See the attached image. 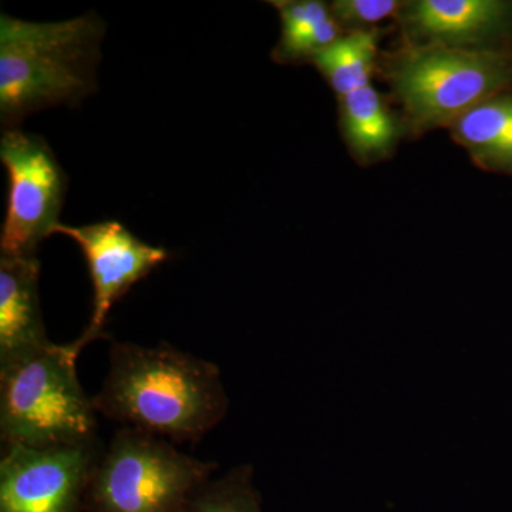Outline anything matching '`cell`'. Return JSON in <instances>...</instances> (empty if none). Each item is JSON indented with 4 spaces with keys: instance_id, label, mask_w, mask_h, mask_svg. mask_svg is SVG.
<instances>
[{
    "instance_id": "cell-4",
    "label": "cell",
    "mask_w": 512,
    "mask_h": 512,
    "mask_svg": "<svg viewBox=\"0 0 512 512\" xmlns=\"http://www.w3.org/2000/svg\"><path fill=\"white\" fill-rule=\"evenodd\" d=\"M73 343L52 345L0 367L2 443L29 447L97 441L93 397L77 377Z\"/></svg>"
},
{
    "instance_id": "cell-2",
    "label": "cell",
    "mask_w": 512,
    "mask_h": 512,
    "mask_svg": "<svg viewBox=\"0 0 512 512\" xmlns=\"http://www.w3.org/2000/svg\"><path fill=\"white\" fill-rule=\"evenodd\" d=\"M106 23L96 13L62 22L0 16V123L18 128L30 114L76 106L97 90Z\"/></svg>"
},
{
    "instance_id": "cell-10",
    "label": "cell",
    "mask_w": 512,
    "mask_h": 512,
    "mask_svg": "<svg viewBox=\"0 0 512 512\" xmlns=\"http://www.w3.org/2000/svg\"><path fill=\"white\" fill-rule=\"evenodd\" d=\"M37 256H0V367L52 345L39 298Z\"/></svg>"
},
{
    "instance_id": "cell-12",
    "label": "cell",
    "mask_w": 512,
    "mask_h": 512,
    "mask_svg": "<svg viewBox=\"0 0 512 512\" xmlns=\"http://www.w3.org/2000/svg\"><path fill=\"white\" fill-rule=\"evenodd\" d=\"M448 131L478 167L512 173L511 90L495 94L466 111Z\"/></svg>"
},
{
    "instance_id": "cell-11",
    "label": "cell",
    "mask_w": 512,
    "mask_h": 512,
    "mask_svg": "<svg viewBox=\"0 0 512 512\" xmlns=\"http://www.w3.org/2000/svg\"><path fill=\"white\" fill-rule=\"evenodd\" d=\"M339 101V128L350 156L362 167L382 163L393 156L406 137L402 116L393 101L373 84Z\"/></svg>"
},
{
    "instance_id": "cell-15",
    "label": "cell",
    "mask_w": 512,
    "mask_h": 512,
    "mask_svg": "<svg viewBox=\"0 0 512 512\" xmlns=\"http://www.w3.org/2000/svg\"><path fill=\"white\" fill-rule=\"evenodd\" d=\"M183 512H262L254 470L242 464L202 485Z\"/></svg>"
},
{
    "instance_id": "cell-13",
    "label": "cell",
    "mask_w": 512,
    "mask_h": 512,
    "mask_svg": "<svg viewBox=\"0 0 512 512\" xmlns=\"http://www.w3.org/2000/svg\"><path fill=\"white\" fill-rule=\"evenodd\" d=\"M271 5L278 10L282 28L278 45L272 50V59L276 63H311L319 52L345 35L328 3L279 0Z\"/></svg>"
},
{
    "instance_id": "cell-3",
    "label": "cell",
    "mask_w": 512,
    "mask_h": 512,
    "mask_svg": "<svg viewBox=\"0 0 512 512\" xmlns=\"http://www.w3.org/2000/svg\"><path fill=\"white\" fill-rule=\"evenodd\" d=\"M377 76L399 106L406 136L419 138L511 90L512 50L473 52L399 42L380 52Z\"/></svg>"
},
{
    "instance_id": "cell-8",
    "label": "cell",
    "mask_w": 512,
    "mask_h": 512,
    "mask_svg": "<svg viewBox=\"0 0 512 512\" xmlns=\"http://www.w3.org/2000/svg\"><path fill=\"white\" fill-rule=\"evenodd\" d=\"M55 234L72 239L82 249L93 285V311L89 326L73 346L77 352L104 336L113 306L138 282L170 258L165 248L137 238L120 221L106 220L82 227L59 224Z\"/></svg>"
},
{
    "instance_id": "cell-16",
    "label": "cell",
    "mask_w": 512,
    "mask_h": 512,
    "mask_svg": "<svg viewBox=\"0 0 512 512\" xmlns=\"http://www.w3.org/2000/svg\"><path fill=\"white\" fill-rule=\"evenodd\" d=\"M399 0H336L330 3L333 18L345 33L377 28V23L399 15Z\"/></svg>"
},
{
    "instance_id": "cell-7",
    "label": "cell",
    "mask_w": 512,
    "mask_h": 512,
    "mask_svg": "<svg viewBox=\"0 0 512 512\" xmlns=\"http://www.w3.org/2000/svg\"><path fill=\"white\" fill-rule=\"evenodd\" d=\"M0 512H83L99 440L76 446L2 443Z\"/></svg>"
},
{
    "instance_id": "cell-9",
    "label": "cell",
    "mask_w": 512,
    "mask_h": 512,
    "mask_svg": "<svg viewBox=\"0 0 512 512\" xmlns=\"http://www.w3.org/2000/svg\"><path fill=\"white\" fill-rule=\"evenodd\" d=\"M512 5L495 0H409L397 15L400 42L447 49L504 50L494 45Z\"/></svg>"
},
{
    "instance_id": "cell-14",
    "label": "cell",
    "mask_w": 512,
    "mask_h": 512,
    "mask_svg": "<svg viewBox=\"0 0 512 512\" xmlns=\"http://www.w3.org/2000/svg\"><path fill=\"white\" fill-rule=\"evenodd\" d=\"M382 36L380 28L345 33L313 57L311 63L338 99L372 84L379 73Z\"/></svg>"
},
{
    "instance_id": "cell-1",
    "label": "cell",
    "mask_w": 512,
    "mask_h": 512,
    "mask_svg": "<svg viewBox=\"0 0 512 512\" xmlns=\"http://www.w3.org/2000/svg\"><path fill=\"white\" fill-rule=\"evenodd\" d=\"M97 414L171 443H198L224 421L228 396L220 367L168 343L114 342L93 397Z\"/></svg>"
},
{
    "instance_id": "cell-6",
    "label": "cell",
    "mask_w": 512,
    "mask_h": 512,
    "mask_svg": "<svg viewBox=\"0 0 512 512\" xmlns=\"http://www.w3.org/2000/svg\"><path fill=\"white\" fill-rule=\"evenodd\" d=\"M0 161L9 185L0 256H37L39 245L62 224L66 173L45 138L20 128L3 131Z\"/></svg>"
},
{
    "instance_id": "cell-5",
    "label": "cell",
    "mask_w": 512,
    "mask_h": 512,
    "mask_svg": "<svg viewBox=\"0 0 512 512\" xmlns=\"http://www.w3.org/2000/svg\"><path fill=\"white\" fill-rule=\"evenodd\" d=\"M217 470L171 441L121 427L97 460L84 511L183 512Z\"/></svg>"
}]
</instances>
